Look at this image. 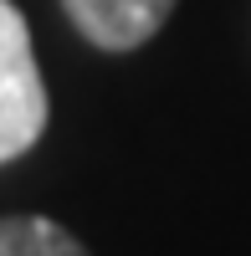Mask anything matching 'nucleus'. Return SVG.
I'll use <instances>...</instances> for the list:
<instances>
[{"label": "nucleus", "mask_w": 251, "mask_h": 256, "mask_svg": "<svg viewBox=\"0 0 251 256\" xmlns=\"http://www.w3.org/2000/svg\"><path fill=\"white\" fill-rule=\"evenodd\" d=\"M46 128V88L31 31L10 0H0V164L20 159Z\"/></svg>", "instance_id": "f257e3e1"}, {"label": "nucleus", "mask_w": 251, "mask_h": 256, "mask_svg": "<svg viewBox=\"0 0 251 256\" xmlns=\"http://www.w3.org/2000/svg\"><path fill=\"white\" fill-rule=\"evenodd\" d=\"M72 26L102 52H134L144 46L164 20H170L174 0H62Z\"/></svg>", "instance_id": "f03ea898"}, {"label": "nucleus", "mask_w": 251, "mask_h": 256, "mask_svg": "<svg viewBox=\"0 0 251 256\" xmlns=\"http://www.w3.org/2000/svg\"><path fill=\"white\" fill-rule=\"evenodd\" d=\"M0 256H88L72 230L46 216H6L0 220Z\"/></svg>", "instance_id": "7ed1b4c3"}]
</instances>
